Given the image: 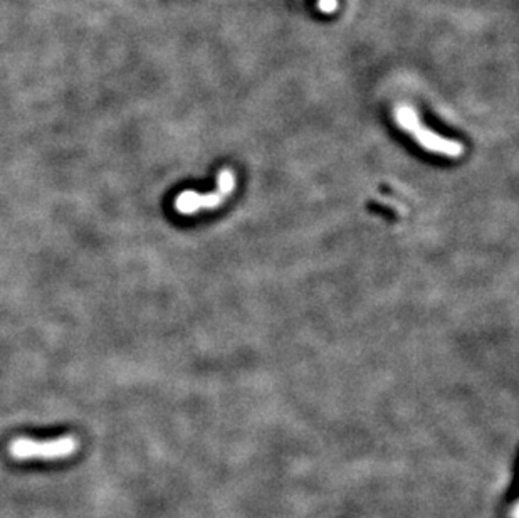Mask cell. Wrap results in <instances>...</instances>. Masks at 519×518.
Returning <instances> with one entry per match:
<instances>
[{
  "label": "cell",
  "mask_w": 519,
  "mask_h": 518,
  "mask_svg": "<svg viewBox=\"0 0 519 518\" xmlns=\"http://www.w3.org/2000/svg\"><path fill=\"white\" fill-rule=\"evenodd\" d=\"M394 120L400 130H403L417 145H420L427 152L447 158H459L464 155V145L460 142L445 138L428 128V126H425L414 106H395Z\"/></svg>",
  "instance_id": "6da1fadb"
},
{
  "label": "cell",
  "mask_w": 519,
  "mask_h": 518,
  "mask_svg": "<svg viewBox=\"0 0 519 518\" xmlns=\"http://www.w3.org/2000/svg\"><path fill=\"white\" fill-rule=\"evenodd\" d=\"M318 9L325 14H331L338 9V0H318Z\"/></svg>",
  "instance_id": "277c9868"
},
{
  "label": "cell",
  "mask_w": 519,
  "mask_h": 518,
  "mask_svg": "<svg viewBox=\"0 0 519 518\" xmlns=\"http://www.w3.org/2000/svg\"><path fill=\"white\" fill-rule=\"evenodd\" d=\"M77 446L76 438L64 436V438L52 439V441H34V439L19 438L10 444V456L15 459H63L75 455Z\"/></svg>",
  "instance_id": "3957f363"
},
{
  "label": "cell",
  "mask_w": 519,
  "mask_h": 518,
  "mask_svg": "<svg viewBox=\"0 0 519 518\" xmlns=\"http://www.w3.org/2000/svg\"><path fill=\"white\" fill-rule=\"evenodd\" d=\"M235 174L231 169H224L219 172L217 187L210 194H200L195 190H183L175 197L173 207L178 214L194 215L202 211L219 209L224 202L231 197L235 189Z\"/></svg>",
  "instance_id": "7a4b0ae2"
}]
</instances>
